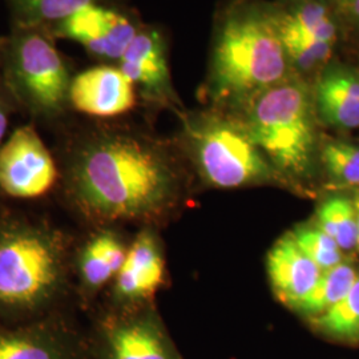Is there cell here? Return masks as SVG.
Listing matches in <instances>:
<instances>
[{"instance_id":"10","label":"cell","mask_w":359,"mask_h":359,"mask_svg":"<svg viewBox=\"0 0 359 359\" xmlns=\"http://www.w3.org/2000/svg\"><path fill=\"white\" fill-rule=\"evenodd\" d=\"M0 359H87V341L56 314L0 321Z\"/></svg>"},{"instance_id":"21","label":"cell","mask_w":359,"mask_h":359,"mask_svg":"<svg viewBox=\"0 0 359 359\" xmlns=\"http://www.w3.org/2000/svg\"><path fill=\"white\" fill-rule=\"evenodd\" d=\"M280 22L283 29L335 44L337 25L322 0H295L287 11H280Z\"/></svg>"},{"instance_id":"7","label":"cell","mask_w":359,"mask_h":359,"mask_svg":"<svg viewBox=\"0 0 359 359\" xmlns=\"http://www.w3.org/2000/svg\"><path fill=\"white\" fill-rule=\"evenodd\" d=\"M86 341L87 359H184L148 302L108 313Z\"/></svg>"},{"instance_id":"19","label":"cell","mask_w":359,"mask_h":359,"mask_svg":"<svg viewBox=\"0 0 359 359\" xmlns=\"http://www.w3.org/2000/svg\"><path fill=\"white\" fill-rule=\"evenodd\" d=\"M358 276V266L347 258L332 269L322 271L318 283L295 311L308 321L321 316L350 292Z\"/></svg>"},{"instance_id":"9","label":"cell","mask_w":359,"mask_h":359,"mask_svg":"<svg viewBox=\"0 0 359 359\" xmlns=\"http://www.w3.org/2000/svg\"><path fill=\"white\" fill-rule=\"evenodd\" d=\"M142 23L116 4H90L67 18L48 32L55 40L80 44L100 62H117L127 51Z\"/></svg>"},{"instance_id":"27","label":"cell","mask_w":359,"mask_h":359,"mask_svg":"<svg viewBox=\"0 0 359 359\" xmlns=\"http://www.w3.org/2000/svg\"><path fill=\"white\" fill-rule=\"evenodd\" d=\"M353 198L355 204V210H357V224H358V252H359V189L353 191Z\"/></svg>"},{"instance_id":"13","label":"cell","mask_w":359,"mask_h":359,"mask_svg":"<svg viewBox=\"0 0 359 359\" xmlns=\"http://www.w3.org/2000/svg\"><path fill=\"white\" fill-rule=\"evenodd\" d=\"M165 277L161 246L151 229L137 234L128 248L123 268L114 280V294L120 306L147 304Z\"/></svg>"},{"instance_id":"14","label":"cell","mask_w":359,"mask_h":359,"mask_svg":"<svg viewBox=\"0 0 359 359\" xmlns=\"http://www.w3.org/2000/svg\"><path fill=\"white\" fill-rule=\"evenodd\" d=\"M266 261L274 294L295 311L318 283L322 270L304 253L290 231L273 245Z\"/></svg>"},{"instance_id":"12","label":"cell","mask_w":359,"mask_h":359,"mask_svg":"<svg viewBox=\"0 0 359 359\" xmlns=\"http://www.w3.org/2000/svg\"><path fill=\"white\" fill-rule=\"evenodd\" d=\"M137 102L133 83L112 65L90 67L75 74L69 90L72 112L92 118H115L132 111Z\"/></svg>"},{"instance_id":"1","label":"cell","mask_w":359,"mask_h":359,"mask_svg":"<svg viewBox=\"0 0 359 359\" xmlns=\"http://www.w3.org/2000/svg\"><path fill=\"white\" fill-rule=\"evenodd\" d=\"M56 161L68 201L93 222H151L167 215L181 193L176 156L140 129L104 123L72 127Z\"/></svg>"},{"instance_id":"4","label":"cell","mask_w":359,"mask_h":359,"mask_svg":"<svg viewBox=\"0 0 359 359\" xmlns=\"http://www.w3.org/2000/svg\"><path fill=\"white\" fill-rule=\"evenodd\" d=\"M241 112L249 136L287 185L314 179L322 142L313 88L305 77L292 74Z\"/></svg>"},{"instance_id":"15","label":"cell","mask_w":359,"mask_h":359,"mask_svg":"<svg viewBox=\"0 0 359 359\" xmlns=\"http://www.w3.org/2000/svg\"><path fill=\"white\" fill-rule=\"evenodd\" d=\"M314 105L322 124L353 130L359 128V75L342 65H326L313 88Z\"/></svg>"},{"instance_id":"26","label":"cell","mask_w":359,"mask_h":359,"mask_svg":"<svg viewBox=\"0 0 359 359\" xmlns=\"http://www.w3.org/2000/svg\"><path fill=\"white\" fill-rule=\"evenodd\" d=\"M345 13L359 23V0H342Z\"/></svg>"},{"instance_id":"3","label":"cell","mask_w":359,"mask_h":359,"mask_svg":"<svg viewBox=\"0 0 359 359\" xmlns=\"http://www.w3.org/2000/svg\"><path fill=\"white\" fill-rule=\"evenodd\" d=\"M69 278L62 231L28 218L0 219V321L52 314Z\"/></svg>"},{"instance_id":"25","label":"cell","mask_w":359,"mask_h":359,"mask_svg":"<svg viewBox=\"0 0 359 359\" xmlns=\"http://www.w3.org/2000/svg\"><path fill=\"white\" fill-rule=\"evenodd\" d=\"M18 111H19V107L11 90H8V87L3 81V77L0 76V148L8 137L7 133H8L11 117Z\"/></svg>"},{"instance_id":"11","label":"cell","mask_w":359,"mask_h":359,"mask_svg":"<svg viewBox=\"0 0 359 359\" xmlns=\"http://www.w3.org/2000/svg\"><path fill=\"white\" fill-rule=\"evenodd\" d=\"M116 65L144 102L172 109L180 107L169 68L167 39L160 28L142 25Z\"/></svg>"},{"instance_id":"24","label":"cell","mask_w":359,"mask_h":359,"mask_svg":"<svg viewBox=\"0 0 359 359\" xmlns=\"http://www.w3.org/2000/svg\"><path fill=\"white\" fill-rule=\"evenodd\" d=\"M290 233L304 253L322 271L332 269L346 259V256L333 238L321 231L314 222L297 225Z\"/></svg>"},{"instance_id":"17","label":"cell","mask_w":359,"mask_h":359,"mask_svg":"<svg viewBox=\"0 0 359 359\" xmlns=\"http://www.w3.org/2000/svg\"><path fill=\"white\" fill-rule=\"evenodd\" d=\"M10 27H32L47 32L90 4H116V0H6Z\"/></svg>"},{"instance_id":"22","label":"cell","mask_w":359,"mask_h":359,"mask_svg":"<svg viewBox=\"0 0 359 359\" xmlns=\"http://www.w3.org/2000/svg\"><path fill=\"white\" fill-rule=\"evenodd\" d=\"M320 167L332 189H359V144L338 139L322 142Z\"/></svg>"},{"instance_id":"6","label":"cell","mask_w":359,"mask_h":359,"mask_svg":"<svg viewBox=\"0 0 359 359\" xmlns=\"http://www.w3.org/2000/svg\"><path fill=\"white\" fill-rule=\"evenodd\" d=\"M184 139L198 172L212 187L231 189L261 184L287 185L240 118L218 114L185 117Z\"/></svg>"},{"instance_id":"18","label":"cell","mask_w":359,"mask_h":359,"mask_svg":"<svg viewBox=\"0 0 359 359\" xmlns=\"http://www.w3.org/2000/svg\"><path fill=\"white\" fill-rule=\"evenodd\" d=\"M313 222L333 238L345 256L358 252V224L353 192L327 196L317 208Z\"/></svg>"},{"instance_id":"16","label":"cell","mask_w":359,"mask_h":359,"mask_svg":"<svg viewBox=\"0 0 359 359\" xmlns=\"http://www.w3.org/2000/svg\"><path fill=\"white\" fill-rule=\"evenodd\" d=\"M128 248L112 231H100L90 236L77 253L75 266L84 293L93 294L104 285L115 280L123 268Z\"/></svg>"},{"instance_id":"2","label":"cell","mask_w":359,"mask_h":359,"mask_svg":"<svg viewBox=\"0 0 359 359\" xmlns=\"http://www.w3.org/2000/svg\"><path fill=\"white\" fill-rule=\"evenodd\" d=\"M293 72L281 35L280 11L257 0H237L213 34L208 93L222 107L243 111L258 95Z\"/></svg>"},{"instance_id":"8","label":"cell","mask_w":359,"mask_h":359,"mask_svg":"<svg viewBox=\"0 0 359 359\" xmlns=\"http://www.w3.org/2000/svg\"><path fill=\"white\" fill-rule=\"evenodd\" d=\"M59 180V165L34 126L13 129L0 148V191L13 198H38Z\"/></svg>"},{"instance_id":"5","label":"cell","mask_w":359,"mask_h":359,"mask_svg":"<svg viewBox=\"0 0 359 359\" xmlns=\"http://www.w3.org/2000/svg\"><path fill=\"white\" fill-rule=\"evenodd\" d=\"M75 76L56 40L32 27H10L3 38L1 77L19 109L35 120L62 123L69 115V90Z\"/></svg>"},{"instance_id":"20","label":"cell","mask_w":359,"mask_h":359,"mask_svg":"<svg viewBox=\"0 0 359 359\" xmlns=\"http://www.w3.org/2000/svg\"><path fill=\"white\" fill-rule=\"evenodd\" d=\"M309 322L314 332L330 341L359 345V276L338 304Z\"/></svg>"},{"instance_id":"23","label":"cell","mask_w":359,"mask_h":359,"mask_svg":"<svg viewBox=\"0 0 359 359\" xmlns=\"http://www.w3.org/2000/svg\"><path fill=\"white\" fill-rule=\"evenodd\" d=\"M281 35L290 67L299 76L321 71L333 55V43L298 35L283 28Z\"/></svg>"},{"instance_id":"28","label":"cell","mask_w":359,"mask_h":359,"mask_svg":"<svg viewBox=\"0 0 359 359\" xmlns=\"http://www.w3.org/2000/svg\"><path fill=\"white\" fill-rule=\"evenodd\" d=\"M3 38H4V36H1V35H0V76H1V52H3Z\"/></svg>"}]
</instances>
